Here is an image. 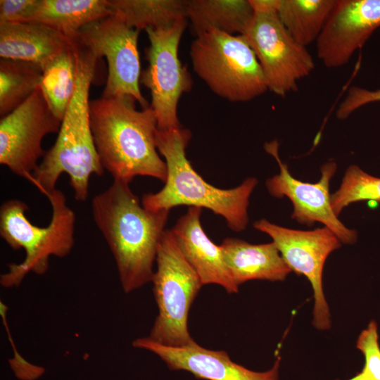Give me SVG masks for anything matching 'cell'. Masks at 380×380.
<instances>
[{
	"label": "cell",
	"instance_id": "1",
	"mask_svg": "<svg viewBox=\"0 0 380 380\" xmlns=\"http://www.w3.org/2000/svg\"><path fill=\"white\" fill-rule=\"evenodd\" d=\"M91 211L113 256L124 292L151 281L170 211L146 209L129 183L118 179L92 198Z\"/></svg>",
	"mask_w": 380,
	"mask_h": 380
},
{
	"label": "cell",
	"instance_id": "2",
	"mask_svg": "<svg viewBox=\"0 0 380 380\" xmlns=\"http://www.w3.org/2000/svg\"><path fill=\"white\" fill-rule=\"evenodd\" d=\"M77 63L76 85L61 122L57 139L46 151L30 182L44 195L56 189L62 174H67L75 199L89 196L91 175L104 172L94 142L89 101V89L99 58L77 39L73 42Z\"/></svg>",
	"mask_w": 380,
	"mask_h": 380
},
{
	"label": "cell",
	"instance_id": "3",
	"mask_svg": "<svg viewBox=\"0 0 380 380\" xmlns=\"http://www.w3.org/2000/svg\"><path fill=\"white\" fill-rule=\"evenodd\" d=\"M136 102L127 96L90 101L91 128L99 160L113 179L130 183L137 176H147L165 183L167 165L156 144V114L150 106L137 110Z\"/></svg>",
	"mask_w": 380,
	"mask_h": 380
},
{
	"label": "cell",
	"instance_id": "4",
	"mask_svg": "<svg viewBox=\"0 0 380 380\" xmlns=\"http://www.w3.org/2000/svg\"><path fill=\"white\" fill-rule=\"evenodd\" d=\"M191 137V132L182 127L168 130L157 129L156 144L165 160L167 178L159 191L143 195L142 205L153 211H170L180 205L205 208L223 217L232 230H244L248 223L249 198L258 185V179L248 177L229 189L208 184L186 158V148Z\"/></svg>",
	"mask_w": 380,
	"mask_h": 380
},
{
	"label": "cell",
	"instance_id": "5",
	"mask_svg": "<svg viewBox=\"0 0 380 380\" xmlns=\"http://www.w3.org/2000/svg\"><path fill=\"white\" fill-rule=\"evenodd\" d=\"M51 205L49 224L44 227L33 224L26 216L29 207L19 199H10L0 208V236L13 250L23 248L25 256L18 263L8 265L0 277L4 288L18 287L30 272L44 274L51 256L64 258L75 243V214L69 207L65 194L55 189L46 196Z\"/></svg>",
	"mask_w": 380,
	"mask_h": 380
},
{
	"label": "cell",
	"instance_id": "6",
	"mask_svg": "<svg viewBox=\"0 0 380 380\" xmlns=\"http://www.w3.org/2000/svg\"><path fill=\"white\" fill-rule=\"evenodd\" d=\"M189 55L196 75L222 99L246 102L268 90L259 62L242 35L210 30L196 37Z\"/></svg>",
	"mask_w": 380,
	"mask_h": 380
},
{
	"label": "cell",
	"instance_id": "7",
	"mask_svg": "<svg viewBox=\"0 0 380 380\" xmlns=\"http://www.w3.org/2000/svg\"><path fill=\"white\" fill-rule=\"evenodd\" d=\"M156 262L151 282L158 314L148 338L166 346H186L195 341L188 329V316L203 284L170 229L161 236Z\"/></svg>",
	"mask_w": 380,
	"mask_h": 380
},
{
	"label": "cell",
	"instance_id": "8",
	"mask_svg": "<svg viewBox=\"0 0 380 380\" xmlns=\"http://www.w3.org/2000/svg\"><path fill=\"white\" fill-rule=\"evenodd\" d=\"M186 25V18H181L169 25L145 30L149 40L146 50L148 65L141 72L140 82L150 91V106L159 130L182 127L177 115L179 100L192 87L190 73L178 55Z\"/></svg>",
	"mask_w": 380,
	"mask_h": 380
},
{
	"label": "cell",
	"instance_id": "9",
	"mask_svg": "<svg viewBox=\"0 0 380 380\" xmlns=\"http://www.w3.org/2000/svg\"><path fill=\"white\" fill-rule=\"evenodd\" d=\"M253 51L267 89L284 96L298 90V82L315 68L307 48L298 44L277 11L255 12L242 34Z\"/></svg>",
	"mask_w": 380,
	"mask_h": 380
},
{
	"label": "cell",
	"instance_id": "10",
	"mask_svg": "<svg viewBox=\"0 0 380 380\" xmlns=\"http://www.w3.org/2000/svg\"><path fill=\"white\" fill-rule=\"evenodd\" d=\"M257 230L269 235L291 271L303 274L310 282L314 294L313 326L319 330L331 327L322 273L327 257L341 247V241L327 227L302 231L274 224L266 219L253 223Z\"/></svg>",
	"mask_w": 380,
	"mask_h": 380
},
{
	"label": "cell",
	"instance_id": "11",
	"mask_svg": "<svg viewBox=\"0 0 380 380\" xmlns=\"http://www.w3.org/2000/svg\"><path fill=\"white\" fill-rule=\"evenodd\" d=\"M139 31L110 15L84 27L75 38L107 61L108 77L102 96H129L145 109L149 106L139 87Z\"/></svg>",
	"mask_w": 380,
	"mask_h": 380
},
{
	"label": "cell",
	"instance_id": "12",
	"mask_svg": "<svg viewBox=\"0 0 380 380\" xmlns=\"http://www.w3.org/2000/svg\"><path fill=\"white\" fill-rule=\"evenodd\" d=\"M61 120L50 110L39 88L0 120V164L30 180L46 151L44 137L58 132Z\"/></svg>",
	"mask_w": 380,
	"mask_h": 380
},
{
	"label": "cell",
	"instance_id": "13",
	"mask_svg": "<svg viewBox=\"0 0 380 380\" xmlns=\"http://www.w3.org/2000/svg\"><path fill=\"white\" fill-rule=\"evenodd\" d=\"M264 148L275 158L279 167V173L267 180V189L272 196H286L291 201L293 206L292 219L307 226H312L317 222L322 223L334 233L341 242L346 244L355 243L357 232L346 227L331 208L329 182L336 171V163L329 161L323 165L320 169L321 177L317 182H304L294 178L287 165L282 163L277 140L265 143Z\"/></svg>",
	"mask_w": 380,
	"mask_h": 380
},
{
	"label": "cell",
	"instance_id": "14",
	"mask_svg": "<svg viewBox=\"0 0 380 380\" xmlns=\"http://www.w3.org/2000/svg\"><path fill=\"white\" fill-rule=\"evenodd\" d=\"M380 27V0H336L316 41L325 67L346 65Z\"/></svg>",
	"mask_w": 380,
	"mask_h": 380
},
{
	"label": "cell",
	"instance_id": "15",
	"mask_svg": "<svg viewBox=\"0 0 380 380\" xmlns=\"http://www.w3.org/2000/svg\"><path fill=\"white\" fill-rule=\"evenodd\" d=\"M132 346L158 356L174 371L189 372L196 378L206 380H279L281 357L265 372H255L233 362L224 350L205 348L196 341L184 347L166 346L148 336L137 338Z\"/></svg>",
	"mask_w": 380,
	"mask_h": 380
},
{
	"label": "cell",
	"instance_id": "16",
	"mask_svg": "<svg viewBox=\"0 0 380 380\" xmlns=\"http://www.w3.org/2000/svg\"><path fill=\"white\" fill-rule=\"evenodd\" d=\"M202 208L189 207L170 229L185 259L203 285L215 284L228 293H236L239 286L225 264L220 246L215 244L205 233L201 223Z\"/></svg>",
	"mask_w": 380,
	"mask_h": 380
},
{
	"label": "cell",
	"instance_id": "17",
	"mask_svg": "<svg viewBox=\"0 0 380 380\" xmlns=\"http://www.w3.org/2000/svg\"><path fill=\"white\" fill-rule=\"evenodd\" d=\"M73 41L46 25L32 23H0V56L32 63L43 69Z\"/></svg>",
	"mask_w": 380,
	"mask_h": 380
},
{
	"label": "cell",
	"instance_id": "18",
	"mask_svg": "<svg viewBox=\"0 0 380 380\" xmlns=\"http://www.w3.org/2000/svg\"><path fill=\"white\" fill-rule=\"evenodd\" d=\"M220 246L229 274L238 286L255 279L284 281L291 272L273 242L252 244L227 238Z\"/></svg>",
	"mask_w": 380,
	"mask_h": 380
},
{
	"label": "cell",
	"instance_id": "19",
	"mask_svg": "<svg viewBox=\"0 0 380 380\" xmlns=\"http://www.w3.org/2000/svg\"><path fill=\"white\" fill-rule=\"evenodd\" d=\"M110 15L106 0H37L27 22L49 27L73 41L84 27Z\"/></svg>",
	"mask_w": 380,
	"mask_h": 380
},
{
	"label": "cell",
	"instance_id": "20",
	"mask_svg": "<svg viewBox=\"0 0 380 380\" xmlns=\"http://www.w3.org/2000/svg\"><path fill=\"white\" fill-rule=\"evenodd\" d=\"M253 15L249 0L186 1V18L196 36L212 29L242 35Z\"/></svg>",
	"mask_w": 380,
	"mask_h": 380
},
{
	"label": "cell",
	"instance_id": "21",
	"mask_svg": "<svg viewBox=\"0 0 380 380\" xmlns=\"http://www.w3.org/2000/svg\"><path fill=\"white\" fill-rule=\"evenodd\" d=\"M336 0H279L277 15L284 27L299 44L316 42Z\"/></svg>",
	"mask_w": 380,
	"mask_h": 380
},
{
	"label": "cell",
	"instance_id": "22",
	"mask_svg": "<svg viewBox=\"0 0 380 380\" xmlns=\"http://www.w3.org/2000/svg\"><path fill=\"white\" fill-rule=\"evenodd\" d=\"M112 15L141 30L169 25L186 18L185 0H106Z\"/></svg>",
	"mask_w": 380,
	"mask_h": 380
},
{
	"label": "cell",
	"instance_id": "23",
	"mask_svg": "<svg viewBox=\"0 0 380 380\" xmlns=\"http://www.w3.org/2000/svg\"><path fill=\"white\" fill-rule=\"evenodd\" d=\"M74 46L59 54L42 70L39 89L50 110L62 121L76 85Z\"/></svg>",
	"mask_w": 380,
	"mask_h": 380
},
{
	"label": "cell",
	"instance_id": "24",
	"mask_svg": "<svg viewBox=\"0 0 380 380\" xmlns=\"http://www.w3.org/2000/svg\"><path fill=\"white\" fill-rule=\"evenodd\" d=\"M42 68L32 63L1 58L0 115L4 117L22 104L39 88Z\"/></svg>",
	"mask_w": 380,
	"mask_h": 380
},
{
	"label": "cell",
	"instance_id": "25",
	"mask_svg": "<svg viewBox=\"0 0 380 380\" xmlns=\"http://www.w3.org/2000/svg\"><path fill=\"white\" fill-rule=\"evenodd\" d=\"M362 201L380 202V177L352 165L347 168L338 189L331 194V208L338 216L349 204Z\"/></svg>",
	"mask_w": 380,
	"mask_h": 380
},
{
	"label": "cell",
	"instance_id": "26",
	"mask_svg": "<svg viewBox=\"0 0 380 380\" xmlns=\"http://www.w3.org/2000/svg\"><path fill=\"white\" fill-rule=\"evenodd\" d=\"M377 324L371 321L367 327L360 333L356 347L365 357L362 374L366 380H380V347Z\"/></svg>",
	"mask_w": 380,
	"mask_h": 380
},
{
	"label": "cell",
	"instance_id": "27",
	"mask_svg": "<svg viewBox=\"0 0 380 380\" xmlns=\"http://www.w3.org/2000/svg\"><path fill=\"white\" fill-rule=\"evenodd\" d=\"M374 102H380V89L369 90L358 86L350 87L337 108L336 118L346 119L360 108Z\"/></svg>",
	"mask_w": 380,
	"mask_h": 380
},
{
	"label": "cell",
	"instance_id": "28",
	"mask_svg": "<svg viewBox=\"0 0 380 380\" xmlns=\"http://www.w3.org/2000/svg\"><path fill=\"white\" fill-rule=\"evenodd\" d=\"M37 0H1L0 23H25Z\"/></svg>",
	"mask_w": 380,
	"mask_h": 380
},
{
	"label": "cell",
	"instance_id": "29",
	"mask_svg": "<svg viewBox=\"0 0 380 380\" xmlns=\"http://www.w3.org/2000/svg\"><path fill=\"white\" fill-rule=\"evenodd\" d=\"M10 364L15 376L21 380H35L44 372L42 367L30 364L20 357L13 359Z\"/></svg>",
	"mask_w": 380,
	"mask_h": 380
},
{
	"label": "cell",
	"instance_id": "30",
	"mask_svg": "<svg viewBox=\"0 0 380 380\" xmlns=\"http://www.w3.org/2000/svg\"><path fill=\"white\" fill-rule=\"evenodd\" d=\"M253 12L277 11L279 0H249Z\"/></svg>",
	"mask_w": 380,
	"mask_h": 380
},
{
	"label": "cell",
	"instance_id": "31",
	"mask_svg": "<svg viewBox=\"0 0 380 380\" xmlns=\"http://www.w3.org/2000/svg\"><path fill=\"white\" fill-rule=\"evenodd\" d=\"M348 380H366L362 372L357 373L355 376Z\"/></svg>",
	"mask_w": 380,
	"mask_h": 380
}]
</instances>
